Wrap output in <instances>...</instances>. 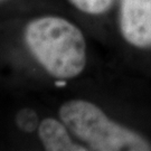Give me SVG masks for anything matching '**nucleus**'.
<instances>
[{
	"label": "nucleus",
	"mask_w": 151,
	"mask_h": 151,
	"mask_svg": "<svg viewBox=\"0 0 151 151\" xmlns=\"http://www.w3.org/2000/svg\"><path fill=\"white\" fill-rule=\"evenodd\" d=\"M24 39L35 60L55 78L76 77L86 65V43L81 29L62 17L30 20Z\"/></svg>",
	"instance_id": "f257e3e1"
},
{
	"label": "nucleus",
	"mask_w": 151,
	"mask_h": 151,
	"mask_svg": "<svg viewBox=\"0 0 151 151\" xmlns=\"http://www.w3.org/2000/svg\"><path fill=\"white\" fill-rule=\"evenodd\" d=\"M38 135L45 149L48 151H86L88 148L77 145L68 134L63 122L53 118L44 119L38 125Z\"/></svg>",
	"instance_id": "20e7f679"
},
{
	"label": "nucleus",
	"mask_w": 151,
	"mask_h": 151,
	"mask_svg": "<svg viewBox=\"0 0 151 151\" xmlns=\"http://www.w3.org/2000/svg\"><path fill=\"white\" fill-rule=\"evenodd\" d=\"M58 113L67 129L90 150H151V143L146 138L111 120L90 101L70 100L62 104Z\"/></svg>",
	"instance_id": "f03ea898"
},
{
	"label": "nucleus",
	"mask_w": 151,
	"mask_h": 151,
	"mask_svg": "<svg viewBox=\"0 0 151 151\" xmlns=\"http://www.w3.org/2000/svg\"><path fill=\"white\" fill-rule=\"evenodd\" d=\"M16 123L18 128L25 132H32L39 125L37 114L30 109H24L17 113Z\"/></svg>",
	"instance_id": "423d86ee"
},
{
	"label": "nucleus",
	"mask_w": 151,
	"mask_h": 151,
	"mask_svg": "<svg viewBox=\"0 0 151 151\" xmlns=\"http://www.w3.org/2000/svg\"><path fill=\"white\" fill-rule=\"evenodd\" d=\"M120 29L135 47H151V0H121Z\"/></svg>",
	"instance_id": "7ed1b4c3"
},
{
	"label": "nucleus",
	"mask_w": 151,
	"mask_h": 151,
	"mask_svg": "<svg viewBox=\"0 0 151 151\" xmlns=\"http://www.w3.org/2000/svg\"><path fill=\"white\" fill-rule=\"evenodd\" d=\"M78 10L88 15H101L110 9L113 0H70Z\"/></svg>",
	"instance_id": "39448f33"
},
{
	"label": "nucleus",
	"mask_w": 151,
	"mask_h": 151,
	"mask_svg": "<svg viewBox=\"0 0 151 151\" xmlns=\"http://www.w3.org/2000/svg\"><path fill=\"white\" fill-rule=\"evenodd\" d=\"M2 1H5V0H0V2H2Z\"/></svg>",
	"instance_id": "0eeeda50"
}]
</instances>
